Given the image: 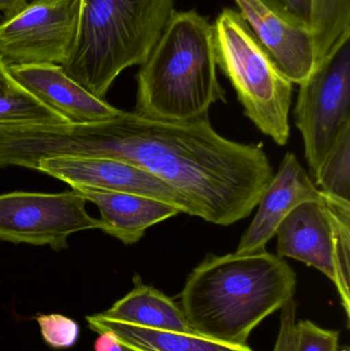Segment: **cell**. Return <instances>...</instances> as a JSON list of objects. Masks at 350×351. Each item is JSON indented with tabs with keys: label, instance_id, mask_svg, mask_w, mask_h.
<instances>
[{
	"label": "cell",
	"instance_id": "obj_1",
	"mask_svg": "<svg viewBox=\"0 0 350 351\" xmlns=\"http://www.w3.org/2000/svg\"><path fill=\"white\" fill-rule=\"evenodd\" d=\"M297 276L267 251L209 254L190 272L180 305L197 335L245 346L257 326L294 298Z\"/></svg>",
	"mask_w": 350,
	"mask_h": 351
},
{
	"label": "cell",
	"instance_id": "obj_7",
	"mask_svg": "<svg viewBox=\"0 0 350 351\" xmlns=\"http://www.w3.org/2000/svg\"><path fill=\"white\" fill-rule=\"evenodd\" d=\"M77 192L39 193L16 191L0 195V239L20 245L67 250L68 239L79 231L100 229L99 219L86 212Z\"/></svg>",
	"mask_w": 350,
	"mask_h": 351
},
{
	"label": "cell",
	"instance_id": "obj_23",
	"mask_svg": "<svg viewBox=\"0 0 350 351\" xmlns=\"http://www.w3.org/2000/svg\"><path fill=\"white\" fill-rule=\"evenodd\" d=\"M95 351H127V348L121 344L118 338L110 331H104L99 334L94 344Z\"/></svg>",
	"mask_w": 350,
	"mask_h": 351
},
{
	"label": "cell",
	"instance_id": "obj_24",
	"mask_svg": "<svg viewBox=\"0 0 350 351\" xmlns=\"http://www.w3.org/2000/svg\"><path fill=\"white\" fill-rule=\"evenodd\" d=\"M28 5V0H0V12L5 20L22 12Z\"/></svg>",
	"mask_w": 350,
	"mask_h": 351
},
{
	"label": "cell",
	"instance_id": "obj_2",
	"mask_svg": "<svg viewBox=\"0 0 350 351\" xmlns=\"http://www.w3.org/2000/svg\"><path fill=\"white\" fill-rule=\"evenodd\" d=\"M134 112L164 121H188L226 103L217 76L214 27L197 10L176 12L137 75Z\"/></svg>",
	"mask_w": 350,
	"mask_h": 351
},
{
	"label": "cell",
	"instance_id": "obj_15",
	"mask_svg": "<svg viewBox=\"0 0 350 351\" xmlns=\"http://www.w3.org/2000/svg\"><path fill=\"white\" fill-rule=\"evenodd\" d=\"M88 328L100 334L110 331L132 351H254L248 344L232 346L214 341L197 334L148 329L103 317L100 313L86 317Z\"/></svg>",
	"mask_w": 350,
	"mask_h": 351
},
{
	"label": "cell",
	"instance_id": "obj_20",
	"mask_svg": "<svg viewBox=\"0 0 350 351\" xmlns=\"http://www.w3.org/2000/svg\"><path fill=\"white\" fill-rule=\"evenodd\" d=\"M296 351H338L340 333L310 319L296 322Z\"/></svg>",
	"mask_w": 350,
	"mask_h": 351
},
{
	"label": "cell",
	"instance_id": "obj_22",
	"mask_svg": "<svg viewBox=\"0 0 350 351\" xmlns=\"http://www.w3.org/2000/svg\"><path fill=\"white\" fill-rule=\"evenodd\" d=\"M296 317L297 304L293 298L282 307L279 334L273 351H296Z\"/></svg>",
	"mask_w": 350,
	"mask_h": 351
},
{
	"label": "cell",
	"instance_id": "obj_13",
	"mask_svg": "<svg viewBox=\"0 0 350 351\" xmlns=\"http://www.w3.org/2000/svg\"><path fill=\"white\" fill-rule=\"evenodd\" d=\"M72 190L98 206L100 230L127 245L141 241L146 230L153 225L181 214L176 206L146 196L84 188Z\"/></svg>",
	"mask_w": 350,
	"mask_h": 351
},
{
	"label": "cell",
	"instance_id": "obj_4",
	"mask_svg": "<svg viewBox=\"0 0 350 351\" xmlns=\"http://www.w3.org/2000/svg\"><path fill=\"white\" fill-rule=\"evenodd\" d=\"M213 27L217 66L232 82L245 115L277 145L285 146L293 84L277 69L240 12L225 8Z\"/></svg>",
	"mask_w": 350,
	"mask_h": 351
},
{
	"label": "cell",
	"instance_id": "obj_21",
	"mask_svg": "<svg viewBox=\"0 0 350 351\" xmlns=\"http://www.w3.org/2000/svg\"><path fill=\"white\" fill-rule=\"evenodd\" d=\"M292 26L312 29L314 0H260Z\"/></svg>",
	"mask_w": 350,
	"mask_h": 351
},
{
	"label": "cell",
	"instance_id": "obj_16",
	"mask_svg": "<svg viewBox=\"0 0 350 351\" xmlns=\"http://www.w3.org/2000/svg\"><path fill=\"white\" fill-rule=\"evenodd\" d=\"M66 123L65 117L26 90L0 61V125Z\"/></svg>",
	"mask_w": 350,
	"mask_h": 351
},
{
	"label": "cell",
	"instance_id": "obj_19",
	"mask_svg": "<svg viewBox=\"0 0 350 351\" xmlns=\"http://www.w3.org/2000/svg\"><path fill=\"white\" fill-rule=\"evenodd\" d=\"M36 321L43 340L51 348H69L77 342L79 326L70 317L61 315H39Z\"/></svg>",
	"mask_w": 350,
	"mask_h": 351
},
{
	"label": "cell",
	"instance_id": "obj_14",
	"mask_svg": "<svg viewBox=\"0 0 350 351\" xmlns=\"http://www.w3.org/2000/svg\"><path fill=\"white\" fill-rule=\"evenodd\" d=\"M100 315L112 321L148 329L195 334L186 321L180 303L158 289L143 284L139 276L134 278L133 290Z\"/></svg>",
	"mask_w": 350,
	"mask_h": 351
},
{
	"label": "cell",
	"instance_id": "obj_11",
	"mask_svg": "<svg viewBox=\"0 0 350 351\" xmlns=\"http://www.w3.org/2000/svg\"><path fill=\"white\" fill-rule=\"evenodd\" d=\"M251 30L277 69L292 84L308 80L316 68L312 31L292 26L260 0H234Z\"/></svg>",
	"mask_w": 350,
	"mask_h": 351
},
{
	"label": "cell",
	"instance_id": "obj_18",
	"mask_svg": "<svg viewBox=\"0 0 350 351\" xmlns=\"http://www.w3.org/2000/svg\"><path fill=\"white\" fill-rule=\"evenodd\" d=\"M314 184L321 191L350 202V127L327 156Z\"/></svg>",
	"mask_w": 350,
	"mask_h": 351
},
{
	"label": "cell",
	"instance_id": "obj_9",
	"mask_svg": "<svg viewBox=\"0 0 350 351\" xmlns=\"http://www.w3.org/2000/svg\"><path fill=\"white\" fill-rule=\"evenodd\" d=\"M35 171L69 184L73 188L146 196L176 206L193 216L188 200L155 176L111 158L49 156L36 165Z\"/></svg>",
	"mask_w": 350,
	"mask_h": 351
},
{
	"label": "cell",
	"instance_id": "obj_25",
	"mask_svg": "<svg viewBox=\"0 0 350 351\" xmlns=\"http://www.w3.org/2000/svg\"><path fill=\"white\" fill-rule=\"evenodd\" d=\"M127 351H132V350H127Z\"/></svg>",
	"mask_w": 350,
	"mask_h": 351
},
{
	"label": "cell",
	"instance_id": "obj_12",
	"mask_svg": "<svg viewBox=\"0 0 350 351\" xmlns=\"http://www.w3.org/2000/svg\"><path fill=\"white\" fill-rule=\"evenodd\" d=\"M8 69L26 90L69 123H102L123 111L90 94L68 76L62 66L35 64L12 66Z\"/></svg>",
	"mask_w": 350,
	"mask_h": 351
},
{
	"label": "cell",
	"instance_id": "obj_8",
	"mask_svg": "<svg viewBox=\"0 0 350 351\" xmlns=\"http://www.w3.org/2000/svg\"><path fill=\"white\" fill-rule=\"evenodd\" d=\"M79 10L80 0H33L0 24V61L63 65L77 38Z\"/></svg>",
	"mask_w": 350,
	"mask_h": 351
},
{
	"label": "cell",
	"instance_id": "obj_17",
	"mask_svg": "<svg viewBox=\"0 0 350 351\" xmlns=\"http://www.w3.org/2000/svg\"><path fill=\"white\" fill-rule=\"evenodd\" d=\"M310 31L318 67L350 39V0H314Z\"/></svg>",
	"mask_w": 350,
	"mask_h": 351
},
{
	"label": "cell",
	"instance_id": "obj_3",
	"mask_svg": "<svg viewBox=\"0 0 350 351\" xmlns=\"http://www.w3.org/2000/svg\"><path fill=\"white\" fill-rule=\"evenodd\" d=\"M174 12V0H80L77 38L62 68L105 100L123 70L145 62Z\"/></svg>",
	"mask_w": 350,
	"mask_h": 351
},
{
	"label": "cell",
	"instance_id": "obj_10",
	"mask_svg": "<svg viewBox=\"0 0 350 351\" xmlns=\"http://www.w3.org/2000/svg\"><path fill=\"white\" fill-rule=\"evenodd\" d=\"M323 192L301 166L295 154L287 152L277 175L259 199L258 210L242 234L236 253L254 254L266 251L286 217L300 204L320 199Z\"/></svg>",
	"mask_w": 350,
	"mask_h": 351
},
{
	"label": "cell",
	"instance_id": "obj_6",
	"mask_svg": "<svg viewBox=\"0 0 350 351\" xmlns=\"http://www.w3.org/2000/svg\"><path fill=\"white\" fill-rule=\"evenodd\" d=\"M295 123L312 179L350 127V39L299 84Z\"/></svg>",
	"mask_w": 350,
	"mask_h": 351
},
{
	"label": "cell",
	"instance_id": "obj_5",
	"mask_svg": "<svg viewBox=\"0 0 350 351\" xmlns=\"http://www.w3.org/2000/svg\"><path fill=\"white\" fill-rule=\"evenodd\" d=\"M277 256L304 262L338 291L350 319V202L323 192L294 208L277 231Z\"/></svg>",
	"mask_w": 350,
	"mask_h": 351
}]
</instances>
